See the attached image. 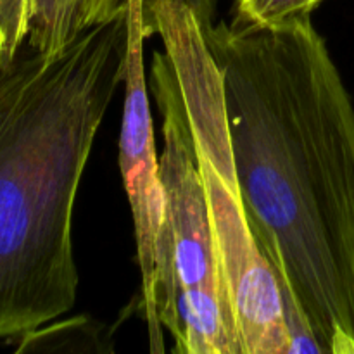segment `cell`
<instances>
[{"instance_id": "5", "label": "cell", "mask_w": 354, "mask_h": 354, "mask_svg": "<svg viewBox=\"0 0 354 354\" xmlns=\"http://www.w3.org/2000/svg\"><path fill=\"white\" fill-rule=\"evenodd\" d=\"M142 0H128L127 61L123 69L124 104L120 135V169L133 216L140 304L147 322L151 353H165V328L156 308V242L165 216V194L156 156L152 114L144 68Z\"/></svg>"}, {"instance_id": "8", "label": "cell", "mask_w": 354, "mask_h": 354, "mask_svg": "<svg viewBox=\"0 0 354 354\" xmlns=\"http://www.w3.org/2000/svg\"><path fill=\"white\" fill-rule=\"evenodd\" d=\"M270 265L275 273L277 286L280 290V301H282L283 325H286L287 339H289L287 354H324V348H322L317 334L311 328L310 320H308L303 306L297 301L283 270L275 263H270Z\"/></svg>"}, {"instance_id": "3", "label": "cell", "mask_w": 354, "mask_h": 354, "mask_svg": "<svg viewBox=\"0 0 354 354\" xmlns=\"http://www.w3.org/2000/svg\"><path fill=\"white\" fill-rule=\"evenodd\" d=\"M142 31L145 38H161L178 78L242 354H287L280 290L249 223L232 151L223 78L204 30L187 6L158 0L142 12Z\"/></svg>"}, {"instance_id": "4", "label": "cell", "mask_w": 354, "mask_h": 354, "mask_svg": "<svg viewBox=\"0 0 354 354\" xmlns=\"http://www.w3.org/2000/svg\"><path fill=\"white\" fill-rule=\"evenodd\" d=\"M151 92L162 118L165 216L156 242V308L178 354H242L175 68L154 52Z\"/></svg>"}, {"instance_id": "11", "label": "cell", "mask_w": 354, "mask_h": 354, "mask_svg": "<svg viewBox=\"0 0 354 354\" xmlns=\"http://www.w3.org/2000/svg\"><path fill=\"white\" fill-rule=\"evenodd\" d=\"M154 2H158V0H142V7L147 9ZM176 2L183 3V6H187L192 10L196 19L199 21L201 28L204 30V33H207L214 26V14H216L218 0H176Z\"/></svg>"}, {"instance_id": "1", "label": "cell", "mask_w": 354, "mask_h": 354, "mask_svg": "<svg viewBox=\"0 0 354 354\" xmlns=\"http://www.w3.org/2000/svg\"><path fill=\"white\" fill-rule=\"evenodd\" d=\"M223 78L235 169L263 254L324 354H354V106L311 16L204 33Z\"/></svg>"}, {"instance_id": "6", "label": "cell", "mask_w": 354, "mask_h": 354, "mask_svg": "<svg viewBox=\"0 0 354 354\" xmlns=\"http://www.w3.org/2000/svg\"><path fill=\"white\" fill-rule=\"evenodd\" d=\"M128 0H31L26 45L57 55L92 28L116 19Z\"/></svg>"}, {"instance_id": "10", "label": "cell", "mask_w": 354, "mask_h": 354, "mask_svg": "<svg viewBox=\"0 0 354 354\" xmlns=\"http://www.w3.org/2000/svg\"><path fill=\"white\" fill-rule=\"evenodd\" d=\"M31 0H0V61L9 62L26 44Z\"/></svg>"}, {"instance_id": "12", "label": "cell", "mask_w": 354, "mask_h": 354, "mask_svg": "<svg viewBox=\"0 0 354 354\" xmlns=\"http://www.w3.org/2000/svg\"><path fill=\"white\" fill-rule=\"evenodd\" d=\"M322 2H324V0H311V9H318V6H320Z\"/></svg>"}, {"instance_id": "2", "label": "cell", "mask_w": 354, "mask_h": 354, "mask_svg": "<svg viewBox=\"0 0 354 354\" xmlns=\"http://www.w3.org/2000/svg\"><path fill=\"white\" fill-rule=\"evenodd\" d=\"M124 61L127 10L57 55L0 61V341L75 306L73 209Z\"/></svg>"}, {"instance_id": "9", "label": "cell", "mask_w": 354, "mask_h": 354, "mask_svg": "<svg viewBox=\"0 0 354 354\" xmlns=\"http://www.w3.org/2000/svg\"><path fill=\"white\" fill-rule=\"evenodd\" d=\"M311 0H237L234 23L241 26H273L311 16Z\"/></svg>"}, {"instance_id": "7", "label": "cell", "mask_w": 354, "mask_h": 354, "mask_svg": "<svg viewBox=\"0 0 354 354\" xmlns=\"http://www.w3.org/2000/svg\"><path fill=\"white\" fill-rule=\"evenodd\" d=\"M102 325L85 317L54 325H41L17 337L16 353H92L107 351L102 341Z\"/></svg>"}]
</instances>
